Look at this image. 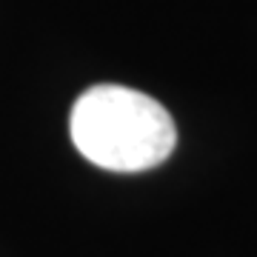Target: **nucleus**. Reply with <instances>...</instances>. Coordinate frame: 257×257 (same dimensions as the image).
Instances as JSON below:
<instances>
[{
	"instance_id": "nucleus-1",
	"label": "nucleus",
	"mask_w": 257,
	"mask_h": 257,
	"mask_svg": "<svg viewBox=\"0 0 257 257\" xmlns=\"http://www.w3.org/2000/svg\"><path fill=\"white\" fill-rule=\"evenodd\" d=\"M72 143L109 172H146L175 152L177 128L166 106L143 92L100 83L83 92L69 117Z\"/></svg>"
}]
</instances>
